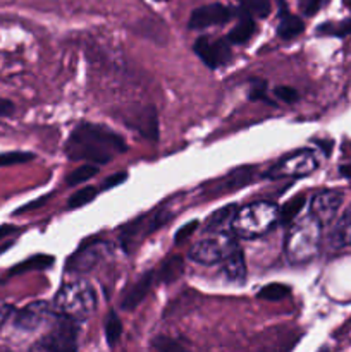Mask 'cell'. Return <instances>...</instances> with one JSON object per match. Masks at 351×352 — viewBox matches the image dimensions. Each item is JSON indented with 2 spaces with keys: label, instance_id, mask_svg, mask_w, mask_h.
Here are the masks:
<instances>
[{
  "label": "cell",
  "instance_id": "obj_38",
  "mask_svg": "<svg viewBox=\"0 0 351 352\" xmlns=\"http://www.w3.org/2000/svg\"><path fill=\"white\" fill-rule=\"evenodd\" d=\"M12 311H14L12 306L7 305V302H3V301H0V329H2L3 323L9 320V316L12 315Z\"/></svg>",
  "mask_w": 351,
  "mask_h": 352
},
{
  "label": "cell",
  "instance_id": "obj_41",
  "mask_svg": "<svg viewBox=\"0 0 351 352\" xmlns=\"http://www.w3.org/2000/svg\"><path fill=\"white\" fill-rule=\"evenodd\" d=\"M17 230V227H14V226H2L0 227V241L3 239V237H7V236H10V234H14Z\"/></svg>",
  "mask_w": 351,
  "mask_h": 352
},
{
  "label": "cell",
  "instance_id": "obj_30",
  "mask_svg": "<svg viewBox=\"0 0 351 352\" xmlns=\"http://www.w3.org/2000/svg\"><path fill=\"white\" fill-rule=\"evenodd\" d=\"M33 158L34 155L30 151H7V153H0V167L24 164V162L33 160Z\"/></svg>",
  "mask_w": 351,
  "mask_h": 352
},
{
  "label": "cell",
  "instance_id": "obj_20",
  "mask_svg": "<svg viewBox=\"0 0 351 352\" xmlns=\"http://www.w3.org/2000/svg\"><path fill=\"white\" fill-rule=\"evenodd\" d=\"M182 272H184V260H182V256H179V254H174V256L165 260L164 265H162L160 280L164 282V284H171V282L178 280V278L181 277Z\"/></svg>",
  "mask_w": 351,
  "mask_h": 352
},
{
  "label": "cell",
  "instance_id": "obj_1",
  "mask_svg": "<svg viewBox=\"0 0 351 352\" xmlns=\"http://www.w3.org/2000/svg\"><path fill=\"white\" fill-rule=\"evenodd\" d=\"M126 151V143L119 134L98 124L83 122L71 134L65 153L71 160L92 164H109L116 155Z\"/></svg>",
  "mask_w": 351,
  "mask_h": 352
},
{
  "label": "cell",
  "instance_id": "obj_15",
  "mask_svg": "<svg viewBox=\"0 0 351 352\" xmlns=\"http://www.w3.org/2000/svg\"><path fill=\"white\" fill-rule=\"evenodd\" d=\"M151 282H153V275L151 274H145L140 280L134 282V285L126 292V298L123 301L124 311H133V309H136L143 302L148 291H150Z\"/></svg>",
  "mask_w": 351,
  "mask_h": 352
},
{
  "label": "cell",
  "instance_id": "obj_26",
  "mask_svg": "<svg viewBox=\"0 0 351 352\" xmlns=\"http://www.w3.org/2000/svg\"><path fill=\"white\" fill-rule=\"evenodd\" d=\"M98 196V189L93 188V186H88V188H83L79 191H76L74 195L69 198L67 206L69 208H79V206H85L88 203H92L93 199Z\"/></svg>",
  "mask_w": 351,
  "mask_h": 352
},
{
  "label": "cell",
  "instance_id": "obj_34",
  "mask_svg": "<svg viewBox=\"0 0 351 352\" xmlns=\"http://www.w3.org/2000/svg\"><path fill=\"white\" fill-rule=\"evenodd\" d=\"M196 227H198V220H193V222H189V223H184V226L181 227V229L178 230V234H176L174 236V241L178 244H181L182 241H186L188 239L189 236H191L193 232H195L196 230Z\"/></svg>",
  "mask_w": 351,
  "mask_h": 352
},
{
  "label": "cell",
  "instance_id": "obj_42",
  "mask_svg": "<svg viewBox=\"0 0 351 352\" xmlns=\"http://www.w3.org/2000/svg\"><path fill=\"white\" fill-rule=\"evenodd\" d=\"M339 172L344 177H351V165H343V167H339Z\"/></svg>",
  "mask_w": 351,
  "mask_h": 352
},
{
  "label": "cell",
  "instance_id": "obj_10",
  "mask_svg": "<svg viewBox=\"0 0 351 352\" xmlns=\"http://www.w3.org/2000/svg\"><path fill=\"white\" fill-rule=\"evenodd\" d=\"M343 192L334 191V189L317 192L312 199V215L315 217L322 226L330 223L336 219L337 212H339L341 205H343Z\"/></svg>",
  "mask_w": 351,
  "mask_h": 352
},
{
  "label": "cell",
  "instance_id": "obj_31",
  "mask_svg": "<svg viewBox=\"0 0 351 352\" xmlns=\"http://www.w3.org/2000/svg\"><path fill=\"white\" fill-rule=\"evenodd\" d=\"M250 100H253V102H265L268 103V105H275V103L267 96V85H265V81L253 82V86H251L250 89Z\"/></svg>",
  "mask_w": 351,
  "mask_h": 352
},
{
  "label": "cell",
  "instance_id": "obj_40",
  "mask_svg": "<svg viewBox=\"0 0 351 352\" xmlns=\"http://www.w3.org/2000/svg\"><path fill=\"white\" fill-rule=\"evenodd\" d=\"M48 199V196H43V198H40V199H34L33 203H30V205H24V206H21L19 210H17V213H23V212H30V210H34V208H38V206H41L43 205L45 201H47Z\"/></svg>",
  "mask_w": 351,
  "mask_h": 352
},
{
  "label": "cell",
  "instance_id": "obj_18",
  "mask_svg": "<svg viewBox=\"0 0 351 352\" xmlns=\"http://www.w3.org/2000/svg\"><path fill=\"white\" fill-rule=\"evenodd\" d=\"M134 127H136L147 140H158V119L153 107H147V109H143L138 113L136 120H134Z\"/></svg>",
  "mask_w": 351,
  "mask_h": 352
},
{
  "label": "cell",
  "instance_id": "obj_21",
  "mask_svg": "<svg viewBox=\"0 0 351 352\" xmlns=\"http://www.w3.org/2000/svg\"><path fill=\"white\" fill-rule=\"evenodd\" d=\"M253 177V168L251 167H243L237 168V170H233L229 175L226 177V181L222 182V188L226 191H231V189H240L241 186L248 184Z\"/></svg>",
  "mask_w": 351,
  "mask_h": 352
},
{
  "label": "cell",
  "instance_id": "obj_19",
  "mask_svg": "<svg viewBox=\"0 0 351 352\" xmlns=\"http://www.w3.org/2000/svg\"><path fill=\"white\" fill-rule=\"evenodd\" d=\"M55 263L54 256H48V254H34V256L28 258L23 263L16 265V267L10 270V275H19L24 272H33V270H47L48 267Z\"/></svg>",
  "mask_w": 351,
  "mask_h": 352
},
{
  "label": "cell",
  "instance_id": "obj_24",
  "mask_svg": "<svg viewBox=\"0 0 351 352\" xmlns=\"http://www.w3.org/2000/svg\"><path fill=\"white\" fill-rule=\"evenodd\" d=\"M95 174H98V167H96V165H93V164L81 165V167L76 168V170H72L71 174L67 175V179H65V184L78 186V184H81V182L92 179Z\"/></svg>",
  "mask_w": 351,
  "mask_h": 352
},
{
  "label": "cell",
  "instance_id": "obj_44",
  "mask_svg": "<svg viewBox=\"0 0 351 352\" xmlns=\"http://www.w3.org/2000/svg\"><path fill=\"white\" fill-rule=\"evenodd\" d=\"M157 2H165V0H157Z\"/></svg>",
  "mask_w": 351,
  "mask_h": 352
},
{
  "label": "cell",
  "instance_id": "obj_11",
  "mask_svg": "<svg viewBox=\"0 0 351 352\" xmlns=\"http://www.w3.org/2000/svg\"><path fill=\"white\" fill-rule=\"evenodd\" d=\"M233 10L222 3H209V6L198 7L193 10L189 17V28L191 30H203V28L215 26V24H224L231 19Z\"/></svg>",
  "mask_w": 351,
  "mask_h": 352
},
{
  "label": "cell",
  "instance_id": "obj_29",
  "mask_svg": "<svg viewBox=\"0 0 351 352\" xmlns=\"http://www.w3.org/2000/svg\"><path fill=\"white\" fill-rule=\"evenodd\" d=\"M320 34H330V36H346V34L351 33V19L343 21V23H326L322 26H319Z\"/></svg>",
  "mask_w": 351,
  "mask_h": 352
},
{
  "label": "cell",
  "instance_id": "obj_5",
  "mask_svg": "<svg viewBox=\"0 0 351 352\" xmlns=\"http://www.w3.org/2000/svg\"><path fill=\"white\" fill-rule=\"evenodd\" d=\"M237 248L234 232H224V230H215L210 237L198 241L189 248V258L195 263L200 265H215L224 261L234 250Z\"/></svg>",
  "mask_w": 351,
  "mask_h": 352
},
{
  "label": "cell",
  "instance_id": "obj_22",
  "mask_svg": "<svg viewBox=\"0 0 351 352\" xmlns=\"http://www.w3.org/2000/svg\"><path fill=\"white\" fill-rule=\"evenodd\" d=\"M234 213H236V208H234V206H224L222 210L213 213L209 219V222H206V232L222 230V227L227 226V223L231 226V220H233Z\"/></svg>",
  "mask_w": 351,
  "mask_h": 352
},
{
  "label": "cell",
  "instance_id": "obj_28",
  "mask_svg": "<svg viewBox=\"0 0 351 352\" xmlns=\"http://www.w3.org/2000/svg\"><path fill=\"white\" fill-rule=\"evenodd\" d=\"M289 294V287L282 284H268L258 291V298L265 299V301H281Z\"/></svg>",
  "mask_w": 351,
  "mask_h": 352
},
{
  "label": "cell",
  "instance_id": "obj_17",
  "mask_svg": "<svg viewBox=\"0 0 351 352\" xmlns=\"http://www.w3.org/2000/svg\"><path fill=\"white\" fill-rule=\"evenodd\" d=\"M224 275H226L227 280L231 282H243L246 277V263H244L243 251L240 250V246L229 254V256L224 260Z\"/></svg>",
  "mask_w": 351,
  "mask_h": 352
},
{
  "label": "cell",
  "instance_id": "obj_13",
  "mask_svg": "<svg viewBox=\"0 0 351 352\" xmlns=\"http://www.w3.org/2000/svg\"><path fill=\"white\" fill-rule=\"evenodd\" d=\"M327 243H329V248L332 251L351 248V208L346 210L344 215L337 220L334 229L330 230Z\"/></svg>",
  "mask_w": 351,
  "mask_h": 352
},
{
  "label": "cell",
  "instance_id": "obj_35",
  "mask_svg": "<svg viewBox=\"0 0 351 352\" xmlns=\"http://www.w3.org/2000/svg\"><path fill=\"white\" fill-rule=\"evenodd\" d=\"M169 220H171V213H169V212H158L157 215H153V219H151V222L148 223L147 232L150 234V232H153V230L160 229V227L165 226V223H167Z\"/></svg>",
  "mask_w": 351,
  "mask_h": 352
},
{
  "label": "cell",
  "instance_id": "obj_33",
  "mask_svg": "<svg viewBox=\"0 0 351 352\" xmlns=\"http://www.w3.org/2000/svg\"><path fill=\"white\" fill-rule=\"evenodd\" d=\"M274 91L275 95H277L281 100H284L286 103H295L299 96L298 91H296L295 88H291V86H277Z\"/></svg>",
  "mask_w": 351,
  "mask_h": 352
},
{
  "label": "cell",
  "instance_id": "obj_2",
  "mask_svg": "<svg viewBox=\"0 0 351 352\" xmlns=\"http://www.w3.org/2000/svg\"><path fill=\"white\" fill-rule=\"evenodd\" d=\"M279 222V208L270 201H255L234 213L231 230L241 239H253L267 234Z\"/></svg>",
  "mask_w": 351,
  "mask_h": 352
},
{
  "label": "cell",
  "instance_id": "obj_16",
  "mask_svg": "<svg viewBox=\"0 0 351 352\" xmlns=\"http://www.w3.org/2000/svg\"><path fill=\"white\" fill-rule=\"evenodd\" d=\"M279 3H281V23L277 26V33L284 40H291V38L298 36L305 31V23L299 17L289 14L288 6H284L282 0H279Z\"/></svg>",
  "mask_w": 351,
  "mask_h": 352
},
{
  "label": "cell",
  "instance_id": "obj_25",
  "mask_svg": "<svg viewBox=\"0 0 351 352\" xmlns=\"http://www.w3.org/2000/svg\"><path fill=\"white\" fill-rule=\"evenodd\" d=\"M120 333H123V323L116 313L110 311V315L105 320V337L110 347L116 346L117 340L120 339Z\"/></svg>",
  "mask_w": 351,
  "mask_h": 352
},
{
  "label": "cell",
  "instance_id": "obj_23",
  "mask_svg": "<svg viewBox=\"0 0 351 352\" xmlns=\"http://www.w3.org/2000/svg\"><path fill=\"white\" fill-rule=\"evenodd\" d=\"M303 206H305V196H296V198H292L291 201H288L279 210V222L291 223L299 215Z\"/></svg>",
  "mask_w": 351,
  "mask_h": 352
},
{
  "label": "cell",
  "instance_id": "obj_9",
  "mask_svg": "<svg viewBox=\"0 0 351 352\" xmlns=\"http://www.w3.org/2000/svg\"><path fill=\"white\" fill-rule=\"evenodd\" d=\"M193 50L210 69H217L231 60V47L227 40L210 41L206 36H200L193 45Z\"/></svg>",
  "mask_w": 351,
  "mask_h": 352
},
{
  "label": "cell",
  "instance_id": "obj_6",
  "mask_svg": "<svg viewBox=\"0 0 351 352\" xmlns=\"http://www.w3.org/2000/svg\"><path fill=\"white\" fill-rule=\"evenodd\" d=\"M78 347V322L57 315L50 332L33 346L38 351H76Z\"/></svg>",
  "mask_w": 351,
  "mask_h": 352
},
{
  "label": "cell",
  "instance_id": "obj_36",
  "mask_svg": "<svg viewBox=\"0 0 351 352\" xmlns=\"http://www.w3.org/2000/svg\"><path fill=\"white\" fill-rule=\"evenodd\" d=\"M126 179H127V174H126V172H117V174L110 175V177H107V179H105V181H103L102 188H103V189H110V188H116V186L123 184V182H124V181H126Z\"/></svg>",
  "mask_w": 351,
  "mask_h": 352
},
{
  "label": "cell",
  "instance_id": "obj_3",
  "mask_svg": "<svg viewBox=\"0 0 351 352\" xmlns=\"http://www.w3.org/2000/svg\"><path fill=\"white\" fill-rule=\"evenodd\" d=\"M322 237V223L310 213L295 222L284 241L286 256L291 263H305L317 254Z\"/></svg>",
  "mask_w": 351,
  "mask_h": 352
},
{
  "label": "cell",
  "instance_id": "obj_14",
  "mask_svg": "<svg viewBox=\"0 0 351 352\" xmlns=\"http://www.w3.org/2000/svg\"><path fill=\"white\" fill-rule=\"evenodd\" d=\"M255 31H257V24H255L253 17H251V14L248 12V10H244L243 7H241L240 21H237L236 26L227 33L226 40L233 45H243L253 36Z\"/></svg>",
  "mask_w": 351,
  "mask_h": 352
},
{
  "label": "cell",
  "instance_id": "obj_4",
  "mask_svg": "<svg viewBox=\"0 0 351 352\" xmlns=\"http://www.w3.org/2000/svg\"><path fill=\"white\" fill-rule=\"evenodd\" d=\"M96 294L88 282H71L64 284L54 299V309L57 315L67 318L85 320L95 311Z\"/></svg>",
  "mask_w": 351,
  "mask_h": 352
},
{
  "label": "cell",
  "instance_id": "obj_37",
  "mask_svg": "<svg viewBox=\"0 0 351 352\" xmlns=\"http://www.w3.org/2000/svg\"><path fill=\"white\" fill-rule=\"evenodd\" d=\"M298 3L306 16H313L320 7V0H298Z\"/></svg>",
  "mask_w": 351,
  "mask_h": 352
},
{
  "label": "cell",
  "instance_id": "obj_43",
  "mask_svg": "<svg viewBox=\"0 0 351 352\" xmlns=\"http://www.w3.org/2000/svg\"><path fill=\"white\" fill-rule=\"evenodd\" d=\"M348 6H350V9H351V0H348Z\"/></svg>",
  "mask_w": 351,
  "mask_h": 352
},
{
  "label": "cell",
  "instance_id": "obj_32",
  "mask_svg": "<svg viewBox=\"0 0 351 352\" xmlns=\"http://www.w3.org/2000/svg\"><path fill=\"white\" fill-rule=\"evenodd\" d=\"M151 347L157 351H162V352L182 351L181 344H178L176 340H172V339H167V337H157V339L153 340V344H151Z\"/></svg>",
  "mask_w": 351,
  "mask_h": 352
},
{
  "label": "cell",
  "instance_id": "obj_12",
  "mask_svg": "<svg viewBox=\"0 0 351 352\" xmlns=\"http://www.w3.org/2000/svg\"><path fill=\"white\" fill-rule=\"evenodd\" d=\"M105 250L107 248L103 243L85 244L69 258L67 270L72 274H85V272L93 270L102 261Z\"/></svg>",
  "mask_w": 351,
  "mask_h": 352
},
{
  "label": "cell",
  "instance_id": "obj_8",
  "mask_svg": "<svg viewBox=\"0 0 351 352\" xmlns=\"http://www.w3.org/2000/svg\"><path fill=\"white\" fill-rule=\"evenodd\" d=\"M55 318H57L55 309L52 308L48 302L38 301L31 302L26 308L17 311L16 320H14V327H16L19 332L33 333L36 332V330L43 329L48 323H54Z\"/></svg>",
  "mask_w": 351,
  "mask_h": 352
},
{
  "label": "cell",
  "instance_id": "obj_39",
  "mask_svg": "<svg viewBox=\"0 0 351 352\" xmlns=\"http://www.w3.org/2000/svg\"><path fill=\"white\" fill-rule=\"evenodd\" d=\"M14 113V103L10 100L0 98V117H10Z\"/></svg>",
  "mask_w": 351,
  "mask_h": 352
},
{
  "label": "cell",
  "instance_id": "obj_7",
  "mask_svg": "<svg viewBox=\"0 0 351 352\" xmlns=\"http://www.w3.org/2000/svg\"><path fill=\"white\" fill-rule=\"evenodd\" d=\"M319 168V160L312 150H301L289 157L281 158L270 170L267 172V177H306L313 170Z\"/></svg>",
  "mask_w": 351,
  "mask_h": 352
},
{
  "label": "cell",
  "instance_id": "obj_27",
  "mask_svg": "<svg viewBox=\"0 0 351 352\" xmlns=\"http://www.w3.org/2000/svg\"><path fill=\"white\" fill-rule=\"evenodd\" d=\"M244 10L258 17H267L270 14V0H237Z\"/></svg>",
  "mask_w": 351,
  "mask_h": 352
}]
</instances>
